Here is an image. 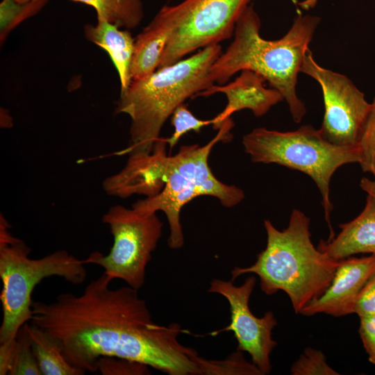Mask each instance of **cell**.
<instances>
[{
	"instance_id": "obj_10",
	"label": "cell",
	"mask_w": 375,
	"mask_h": 375,
	"mask_svg": "<svg viewBox=\"0 0 375 375\" xmlns=\"http://www.w3.org/2000/svg\"><path fill=\"white\" fill-rule=\"evenodd\" d=\"M301 72L320 85L324 115L319 129L331 143L341 147H357L370 103L345 75L320 66L310 49L304 57Z\"/></svg>"
},
{
	"instance_id": "obj_6",
	"label": "cell",
	"mask_w": 375,
	"mask_h": 375,
	"mask_svg": "<svg viewBox=\"0 0 375 375\" xmlns=\"http://www.w3.org/2000/svg\"><path fill=\"white\" fill-rule=\"evenodd\" d=\"M31 248L13 236L5 217H0V300L2 322L0 345L10 344L32 317V293L42 280L58 276L73 285L83 283L87 271L83 260L57 250L42 258H29Z\"/></svg>"
},
{
	"instance_id": "obj_5",
	"label": "cell",
	"mask_w": 375,
	"mask_h": 375,
	"mask_svg": "<svg viewBox=\"0 0 375 375\" xmlns=\"http://www.w3.org/2000/svg\"><path fill=\"white\" fill-rule=\"evenodd\" d=\"M233 126L230 117L205 145H183L174 156L167 153L166 138L160 137L155 143L158 153L159 181L162 189L156 196L137 201L131 208L144 215L158 211L165 214L169 228L167 243L172 249H181L184 244L180 214L183 207L190 201L199 196H211L217 198L223 206L231 208L244 199V191L219 181L208 164L215 145L232 139L231 130Z\"/></svg>"
},
{
	"instance_id": "obj_13",
	"label": "cell",
	"mask_w": 375,
	"mask_h": 375,
	"mask_svg": "<svg viewBox=\"0 0 375 375\" xmlns=\"http://www.w3.org/2000/svg\"><path fill=\"white\" fill-rule=\"evenodd\" d=\"M266 79L251 70H242L232 82L226 85H212L198 93L195 97H207L216 93H223L227 99L224 109L212 118V127L218 130L223 123L235 112L248 109L256 117L265 115L270 108L284 100L277 90L265 87Z\"/></svg>"
},
{
	"instance_id": "obj_26",
	"label": "cell",
	"mask_w": 375,
	"mask_h": 375,
	"mask_svg": "<svg viewBox=\"0 0 375 375\" xmlns=\"http://www.w3.org/2000/svg\"><path fill=\"white\" fill-rule=\"evenodd\" d=\"M360 318L359 335L369 361L375 364V315Z\"/></svg>"
},
{
	"instance_id": "obj_4",
	"label": "cell",
	"mask_w": 375,
	"mask_h": 375,
	"mask_svg": "<svg viewBox=\"0 0 375 375\" xmlns=\"http://www.w3.org/2000/svg\"><path fill=\"white\" fill-rule=\"evenodd\" d=\"M222 50L219 44L206 47L189 58L132 81L120 91L115 113H124L131 119L129 144L121 154L152 151L164 124L176 108L214 85L209 72Z\"/></svg>"
},
{
	"instance_id": "obj_20",
	"label": "cell",
	"mask_w": 375,
	"mask_h": 375,
	"mask_svg": "<svg viewBox=\"0 0 375 375\" xmlns=\"http://www.w3.org/2000/svg\"><path fill=\"white\" fill-rule=\"evenodd\" d=\"M48 0H2L0 3V38L3 42L9 33L19 24L37 14Z\"/></svg>"
},
{
	"instance_id": "obj_12",
	"label": "cell",
	"mask_w": 375,
	"mask_h": 375,
	"mask_svg": "<svg viewBox=\"0 0 375 375\" xmlns=\"http://www.w3.org/2000/svg\"><path fill=\"white\" fill-rule=\"evenodd\" d=\"M375 272V254L340 260L330 285L300 312L304 316L324 313L340 317L354 313L358 297Z\"/></svg>"
},
{
	"instance_id": "obj_25",
	"label": "cell",
	"mask_w": 375,
	"mask_h": 375,
	"mask_svg": "<svg viewBox=\"0 0 375 375\" xmlns=\"http://www.w3.org/2000/svg\"><path fill=\"white\" fill-rule=\"evenodd\" d=\"M354 313L359 317L375 315V272L362 288L356 300Z\"/></svg>"
},
{
	"instance_id": "obj_1",
	"label": "cell",
	"mask_w": 375,
	"mask_h": 375,
	"mask_svg": "<svg viewBox=\"0 0 375 375\" xmlns=\"http://www.w3.org/2000/svg\"><path fill=\"white\" fill-rule=\"evenodd\" d=\"M103 273L80 295L58 294L50 303L33 301L29 322L53 337L69 363L97 372L101 357H116L146 365L169 375H208L213 361L178 340L186 333L178 323L152 320L138 290L110 288Z\"/></svg>"
},
{
	"instance_id": "obj_2",
	"label": "cell",
	"mask_w": 375,
	"mask_h": 375,
	"mask_svg": "<svg viewBox=\"0 0 375 375\" xmlns=\"http://www.w3.org/2000/svg\"><path fill=\"white\" fill-rule=\"evenodd\" d=\"M320 21L299 14L283 37L268 40L261 37L260 17L249 5L236 24L233 42L211 66L210 81L224 85L237 72L253 71L281 92L294 122H301L306 108L297 94V76Z\"/></svg>"
},
{
	"instance_id": "obj_22",
	"label": "cell",
	"mask_w": 375,
	"mask_h": 375,
	"mask_svg": "<svg viewBox=\"0 0 375 375\" xmlns=\"http://www.w3.org/2000/svg\"><path fill=\"white\" fill-rule=\"evenodd\" d=\"M212 123V119L203 120L196 117L185 103L178 106L171 116L174 132L169 138H166L169 152L183 135L190 131L199 133L203 127Z\"/></svg>"
},
{
	"instance_id": "obj_18",
	"label": "cell",
	"mask_w": 375,
	"mask_h": 375,
	"mask_svg": "<svg viewBox=\"0 0 375 375\" xmlns=\"http://www.w3.org/2000/svg\"><path fill=\"white\" fill-rule=\"evenodd\" d=\"M7 374L42 375L24 326L10 344L0 345V375Z\"/></svg>"
},
{
	"instance_id": "obj_14",
	"label": "cell",
	"mask_w": 375,
	"mask_h": 375,
	"mask_svg": "<svg viewBox=\"0 0 375 375\" xmlns=\"http://www.w3.org/2000/svg\"><path fill=\"white\" fill-rule=\"evenodd\" d=\"M361 189L366 192L362 212L353 219L340 225L341 231L331 240H321L317 248L335 260L359 253L375 254V180L362 178Z\"/></svg>"
},
{
	"instance_id": "obj_7",
	"label": "cell",
	"mask_w": 375,
	"mask_h": 375,
	"mask_svg": "<svg viewBox=\"0 0 375 375\" xmlns=\"http://www.w3.org/2000/svg\"><path fill=\"white\" fill-rule=\"evenodd\" d=\"M244 151L253 162L275 163L309 176L317 185L330 229L334 237L330 215V182L335 171L344 165L358 162L357 147H341L328 141L319 129L307 124L295 131H278L256 128L242 138Z\"/></svg>"
},
{
	"instance_id": "obj_16",
	"label": "cell",
	"mask_w": 375,
	"mask_h": 375,
	"mask_svg": "<svg viewBox=\"0 0 375 375\" xmlns=\"http://www.w3.org/2000/svg\"><path fill=\"white\" fill-rule=\"evenodd\" d=\"M169 33L168 28L153 18L136 37L131 67L132 81L146 77L157 70Z\"/></svg>"
},
{
	"instance_id": "obj_8",
	"label": "cell",
	"mask_w": 375,
	"mask_h": 375,
	"mask_svg": "<svg viewBox=\"0 0 375 375\" xmlns=\"http://www.w3.org/2000/svg\"><path fill=\"white\" fill-rule=\"evenodd\" d=\"M251 0H183L165 6L153 17L169 30L158 68L199 49L229 39Z\"/></svg>"
},
{
	"instance_id": "obj_9",
	"label": "cell",
	"mask_w": 375,
	"mask_h": 375,
	"mask_svg": "<svg viewBox=\"0 0 375 375\" xmlns=\"http://www.w3.org/2000/svg\"><path fill=\"white\" fill-rule=\"evenodd\" d=\"M113 238L108 254L92 252L84 264L101 267L112 280L121 279L139 290L144 284L146 268L162 235V222L156 213L140 214L121 205L111 206L102 216Z\"/></svg>"
},
{
	"instance_id": "obj_21",
	"label": "cell",
	"mask_w": 375,
	"mask_h": 375,
	"mask_svg": "<svg viewBox=\"0 0 375 375\" xmlns=\"http://www.w3.org/2000/svg\"><path fill=\"white\" fill-rule=\"evenodd\" d=\"M362 126L357 147L362 171L373 175L375 180V97Z\"/></svg>"
},
{
	"instance_id": "obj_19",
	"label": "cell",
	"mask_w": 375,
	"mask_h": 375,
	"mask_svg": "<svg viewBox=\"0 0 375 375\" xmlns=\"http://www.w3.org/2000/svg\"><path fill=\"white\" fill-rule=\"evenodd\" d=\"M25 2L32 0H17ZM92 6L98 19H103L119 28L137 27L144 17L142 0H72Z\"/></svg>"
},
{
	"instance_id": "obj_24",
	"label": "cell",
	"mask_w": 375,
	"mask_h": 375,
	"mask_svg": "<svg viewBox=\"0 0 375 375\" xmlns=\"http://www.w3.org/2000/svg\"><path fill=\"white\" fill-rule=\"evenodd\" d=\"M97 372L103 375H147L149 367L135 361L116 357H101L97 364Z\"/></svg>"
},
{
	"instance_id": "obj_3",
	"label": "cell",
	"mask_w": 375,
	"mask_h": 375,
	"mask_svg": "<svg viewBox=\"0 0 375 375\" xmlns=\"http://www.w3.org/2000/svg\"><path fill=\"white\" fill-rule=\"evenodd\" d=\"M310 223L309 217L298 209L292 211L288 226L283 231L265 219L266 247L257 255L253 265L234 267L231 281L254 274L265 294L283 291L294 312L300 314L330 285L340 264V260L331 258L314 246Z\"/></svg>"
},
{
	"instance_id": "obj_23",
	"label": "cell",
	"mask_w": 375,
	"mask_h": 375,
	"mask_svg": "<svg viewBox=\"0 0 375 375\" xmlns=\"http://www.w3.org/2000/svg\"><path fill=\"white\" fill-rule=\"evenodd\" d=\"M292 375H338L340 374L326 362L325 355L319 350L308 347L292 364Z\"/></svg>"
},
{
	"instance_id": "obj_17",
	"label": "cell",
	"mask_w": 375,
	"mask_h": 375,
	"mask_svg": "<svg viewBox=\"0 0 375 375\" xmlns=\"http://www.w3.org/2000/svg\"><path fill=\"white\" fill-rule=\"evenodd\" d=\"M42 375H83L65 359L59 342L35 324L24 325Z\"/></svg>"
},
{
	"instance_id": "obj_11",
	"label": "cell",
	"mask_w": 375,
	"mask_h": 375,
	"mask_svg": "<svg viewBox=\"0 0 375 375\" xmlns=\"http://www.w3.org/2000/svg\"><path fill=\"white\" fill-rule=\"evenodd\" d=\"M256 283L255 276H249L238 286L231 280L215 278L210 283L208 292L224 297L229 304L231 313L230 324L210 335L232 331L238 342L237 350L249 353L251 362L264 375L272 371L270 355L277 345L272 338V331L278 322L272 311L258 317L250 310L249 299Z\"/></svg>"
},
{
	"instance_id": "obj_15",
	"label": "cell",
	"mask_w": 375,
	"mask_h": 375,
	"mask_svg": "<svg viewBox=\"0 0 375 375\" xmlns=\"http://www.w3.org/2000/svg\"><path fill=\"white\" fill-rule=\"evenodd\" d=\"M85 38L104 49L115 65L120 82V91L131 84V67L134 52L135 39L128 31L120 30L117 25L98 19L95 25L84 27Z\"/></svg>"
}]
</instances>
